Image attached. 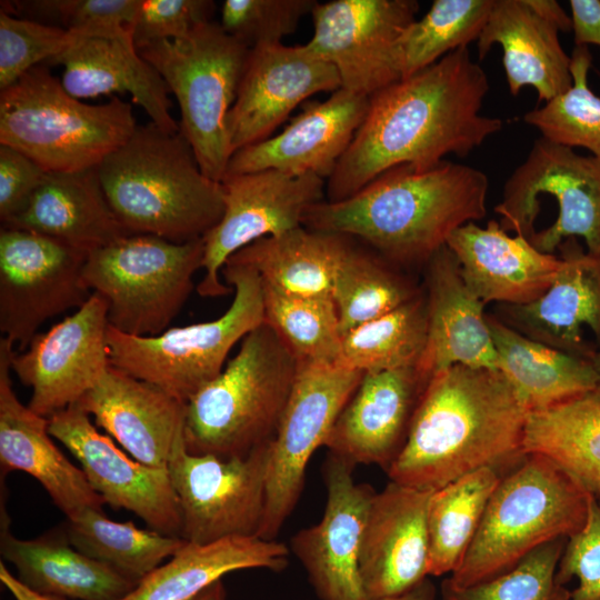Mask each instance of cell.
I'll return each mask as SVG.
<instances>
[{
    "label": "cell",
    "instance_id": "10",
    "mask_svg": "<svg viewBox=\"0 0 600 600\" xmlns=\"http://www.w3.org/2000/svg\"><path fill=\"white\" fill-rule=\"evenodd\" d=\"M204 241L172 242L128 234L88 253L82 277L108 307L109 326L149 337L168 329L193 290L202 269Z\"/></svg>",
    "mask_w": 600,
    "mask_h": 600
},
{
    "label": "cell",
    "instance_id": "44",
    "mask_svg": "<svg viewBox=\"0 0 600 600\" xmlns=\"http://www.w3.org/2000/svg\"><path fill=\"white\" fill-rule=\"evenodd\" d=\"M567 539L547 542L507 572L487 581L458 588L441 582L442 600H569L570 590L557 581V568Z\"/></svg>",
    "mask_w": 600,
    "mask_h": 600
},
{
    "label": "cell",
    "instance_id": "35",
    "mask_svg": "<svg viewBox=\"0 0 600 600\" xmlns=\"http://www.w3.org/2000/svg\"><path fill=\"white\" fill-rule=\"evenodd\" d=\"M498 370L521 394L530 411L569 401L597 388L591 360L538 342L493 314H487Z\"/></svg>",
    "mask_w": 600,
    "mask_h": 600
},
{
    "label": "cell",
    "instance_id": "29",
    "mask_svg": "<svg viewBox=\"0 0 600 600\" xmlns=\"http://www.w3.org/2000/svg\"><path fill=\"white\" fill-rule=\"evenodd\" d=\"M48 64L63 66L61 83L77 99L129 92L150 121L179 131L170 113V89L138 52L132 34L117 38L76 36L71 46Z\"/></svg>",
    "mask_w": 600,
    "mask_h": 600
},
{
    "label": "cell",
    "instance_id": "46",
    "mask_svg": "<svg viewBox=\"0 0 600 600\" xmlns=\"http://www.w3.org/2000/svg\"><path fill=\"white\" fill-rule=\"evenodd\" d=\"M76 34L49 23L0 11V91L66 51Z\"/></svg>",
    "mask_w": 600,
    "mask_h": 600
},
{
    "label": "cell",
    "instance_id": "17",
    "mask_svg": "<svg viewBox=\"0 0 600 600\" xmlns=\"http://www.w3.org/2000/svg\"><path fill=\"white\" fill-rule=\"evenodd\" d=\"M108 327L107 302L92 292L76 312L37 333L23 351H13L11 371L31 388V411L50 418L99 382L110 367Z\"/></svg>",
    "mask_w": 600,
    "mask_h": 600
},
{
    "label": "cell",
    "instance_id": "18",
    "mask_svg": "<svg viewBox=\"0 0 600 600\" xmlns=\"http://www.w3.org/2000/svg\"><path fill=\"white\" fill-rule=\"evenodd\" d=\"M48 421L52 438L79 461L90 486L106 504L133 512L151 530L180 537V504L168 468L133 459L111 437L100 432L77 403Z\"/></svg>",
    "mask_w": 600,
    "mask_h": 600
},
{
    "label": "cell",
    "instance_id": "33",
    "mask_svg": "<svg viewBox=\"0 0 600 600\" xmlns=\"http://www.w3.org/2000/svg\"><path fill=\"white\" fill-rule=\"evenodd\" d=\"M289 549L257 536L186 543L120 600H191L222 577L244 569L281 571Z\"/></svg>",
    "mask_w": 600,
    "mask_h": 600
},
{
    "label": "cell",
    "instance_id": "21",
    "mask_svg": "<svg viewBox=\"0 0 600 600\" xmlns=\"http://www.w3.org/2000/svg\"><path fill=\"white\" fill-rule=\"evenodd\" d=\"M561 266L549 289L522 306L499 304L496 316L520 333L588 360L600 351V253L577 238L558 249Z\"/></svg>",
    "mask_w": 600,
    "mask_h": 600
},
{
    "label": "cell",
    "instance_id": "39",
    "mask_svg": "<svg viewBox=\"0 0 600 600\" xmlns=\"http://www.w3.org/2000/svg\"><path fill=\"white\" fill-rule=\"evenodd\" d=\"M427 330V301L420 292L399 308L343 333L339 363L363 373L417 367Z\"/></svg>",
    "mask_w": 600,
    "mask_h": 600
},
{
    "label": "cell",
    "instance_id": "50",
    "mask_svg": "<svg viewBox=\"0 0 600 600\" xmlns=\"http://www.w3.org/2000/svg\"><path fill=\"white\" fill-rule=\"evenodd\" d=\"M44 171L32 159L7 144H0V219L18 214L43 182Z\"/></svg>",
    "mask_w": 600,
    "mask_h": 600
},
{
    "label": "cell",
    "instance_id": "27",
    "mask_svg": "<svg viewBox=\"0 0 600 600\" xmlns=\"http://www.w3.org/2000/svg\"><path fill=\"white\" fill-rule=\"evenodd\" d=\"M427 343L417 366L427 380L452 366L498 370L484 303L468 288L446 246L427 263Z\"/></svg>",
    "mask_w": 600,
    "mask_h": 600
},
{
    "label": "cell",
    "instance_id": "54",
    "mask_svg": "<svg viewBox=\"0 0 600 600\" xmlns=\"http://www.w3.org/2000/svg\"><path fill=\"white\" fill-rule=\"evenodd\" d=\"M436 597L437 589L429 577H427L409 590L381 600H436Z\"/></svg>",
    "mask_w": 600,
    "mask_h": 600
},
{
    "label": "cell",
    "instance_id": "45",
    "mask_svg": "<svg viewBox=\"0 0 600 600\" xmlns=\"http://www.w3.org/2000/svg\"><path fill=\"white\" fill-rule=\"evenodd\" d=\"M141 0L2 1L1 8L54 20L80 37L117 38L132 34Z\"/></svg>",
    "mask_w": 600,
    "mask_h": 600
},
{
    "label": "cell",
    "instance_id": "13",
    "mask_svg": "<svg viewBox=\"0 0 600 600\" xmlns=\"http://www.w3.org/2000/svg\"><path fill=\"white\" fill-rule=\"evenodd\" d=\"M270 441L244 457L192 454L186 443L172 453L168 471L180 504V537L210 543L257 536L262 522Z\"/></svg>",
    "mask_w": 600,
    "mask_h": 600
},
{
    "label": "cell",
    "instance_id": "22",
    "mask_svg": "<svg viewBox=\"0 0 600 600\" xmlns=\"http://www.w3.org/2000/svg\"><path fill=\"white\" fill-rule=\"evenodd\" d=\"M433 491L390 481L373 496L359 573L370 600L402 593L429 577L428 507Z\"/></svg>",
    "mask_w": 600,
    "mask_h": 600
},
{
    "label": "cell",
    "instance_id": "15",
    "mask_svg": "<svg viewBox=\"0 0 600 600\" xmlns=\"http://www.w3.org/2000/svg\"><path fill=\"white\" fill-rule=\"evenodd\" d=\"M418 10L416 0L317 3L306 46L337 69L342 89L369 98L402 79L400 38Z\"/></svg>",
    "mask_w": 600,
    "mask_h": 600
},
{
    "label": "cell",
    "instance_id": "2",
    "mask_svg": "<svg viewBox=\"0 0 600 600\" xmlns=\"http://www.w3.org/2000/svg\"><path fill=\"white\" fill-rule=\"evenodd\" d=\"M530 409L499 370L452 366L434 374L390 481L436 491L481 468L507 472L523 457Z\"/></svg>",
    "mask_w": 600,
    "mask_h": 600
},
{
    "label": "cell",
    "instance_id": "25",
    "mask_svg": "<svg viewBox=\"0 0 600 600\" xmlns=\"http://www.w3.org/2000/svg\"><path fill=\"white\" fill-rule=\"evenodd\" d=\"M77 404L144 464L168 468L174 450L186 443L187 402L111 366Z\"/></svg>",
    "mask_w": 600,
    "mask_h": 600
},
{
    "label": "cell",
    "instance_id": "11",
    "mask_svg": "<svg viewBox=\"0 0 600 600\" xmlns=\"http://www.w3.org/2000/svg\"><path fill=\"white\" fill-rule=\"evenodd\" d=\"M548 204L554 213L530 243L556 254L569 238L583 239L587 251L600 253V160L543 137L506 181L494 207L507 232L526 238L538 213Z\"/></svg>",
    "mask_w": 600,
    "mask_h": 600
},
{
    "label": "cell",
    "instance_id": "55",
    "mask_svg": "<svg viewBox=\"0 0 600 600\" xmlns=\"http://www.w3.org/2000/svg\"><path fill=\"white\" fill-rule=\"evenodd\" d=\"M191 600H227V593L222 580L214 582Z\"/></svg>",
    "mask_w": 600,
    "mask_h": 600
},
{
    "label": "cell",
    "instance_id": "53",
    "mask_svg": "<svg viewBox=\"0 0 600 600\" xmlns=\"http://www.w3.org/2000/svg\"><path fill=\"white\" fill-rule=\"evenodd\" d=\"M0 581L14 600H68L64 598L40 594L27 588L16 576L0 561Z\"/></svg>",
    "mask_w": 600,
    "mask_h": 600
},
{
    "label": "cell",
    "instance_id": "12",
    "mask_svg": "<svg viewBox=\"0 0 600 600\" xmlns=\"http://www.w3.org/2000/svg\"><path fill=\"white\" fill-rule=\"evenodd\" d=\"M363 372L340 363H299L296 382L270 442L266 508L257 537L274 540L297 506L306 469L324 442Z\"/></svg>",
    "mask_w": 600,
    "mask_h": 600
},
{
    "label": "cell",
    "instance_id": "48",
    "mask_svg": "<svg viewBox=\"0 0 600 600\" xmlns=\"http://www.w3.org/2000/svg\"><path fill=\"white\" fill-rule=\"evenodd\" d=\"M211 0H141L132 27L137 49L147 44L187 37L198 26L212 21Z\"/></svg>",
    "mask_w": 600,
    "mask_h": 600
},
{
    "label": "cell",
    "instance_id": "37",
    "mask_svg": "<svg viewBox=\"0 0 600 600\" xmlns=\"http://www.w3.org/2000/svg\"><path fill=\"white\" fill-rule=\"evenodd\" d=\"M504 473L481 468L432 492L427 516L429 576L451 574L459 567Z\"/></svg>",
    "mask_w": 600,
    "mask_h": 600
},
{
    "label": "cell",
    "instance_id": "8",
    "mask_svg": "<svg viewBox=\"0 0 600 600\" xmlns=\"http://www.w3.org/2000/svg\"><path fill=\"white\" fill-rule=\"evenodd\" d=\"M221 273L234 290L223 314L149 337L127 334L109 326L110 366L188 402L223 370L233 346L264 321L258 273L231 262H226Z\"/></svg>",
    "mask_w": 600,
    "mask_h": 600
},
{
    "label": "cell",
    "instance_id": "38",
    "mask_svg": "<svg viewBox=\"0 0 600 600\" xmlns=\"http://www.w3.org/2000/svg\"><path fill=\"white\" fill-rule=\"evenodd\" d=\"M80 552L138 583L186 543L180 537L138 528L132 521L109 519L102 509H86L63 526Z\"/></svg>",
    "mask_w": 600,
    "mask_h": 600
},
{
    "label": "cell",
    "instance_id": "51",
    "mask_svg": "<svg viewBox=\"0 0 600 600\" xmlns=\"http://www.w3.org/2000/svg\"><path fill=\"white\" fill-rule=\"evenodd\" d=\"M576 47L600 46V1L570 0Z\"/></svg>",
    "mask_w": 600,
    "mask_h": 600
},
{
    "label": "cell",
    "instance_id": "49",
    "mask_svg": "<svg viewBox=\"0 0 600 600\" xmlns=\"http://www.w3.org/2000/svg\"><path fill=\"white\" fill-rule=\"evenodd\" d=\"M556 578L562 586L578 580L569 600H600V507L593 496L584 526L567 539Z\"/></svg>",
    "mask_w": 600,
    "mask_h": 600
},
{
    "label": "cell",
    "instance_id": "40",
    "mask_svg": "<svg viewBox=\"0 0 600 600\" xmlns=\"http://www.w3.org/2000/svg\"><path fill=\"white\" fill-rule=\"evenodd\" d=\"M343 257L333 279L334 301L341 334L404 304L420 291L397 273L373 250L356 243Z\"/></svg>",
    "mask_w": 600,
    "mask_h": 600
},
{
    "label": "cell",
    "instance_id": "34",
    "mask_svg": "<svg viewBox=\"0 0 600 600\" xmlns=\"http://www.w3.org/2000/svg\"><path fill=\"white\" fill-rule=\"evenodd\" d=\"M353 241L350 236L302 226L278 237L259 239L226 262L250 267L262 284L286 294L331 296L336 272Z\"/></svg>",
    "mask_w": 600,
    "mask_h": 600
},
{
    "label": "cell",
    "instance_id": "6",
    "mask_svg": "<svg viewBox=\"0 0 600 600\" xmlns=\"http://www.w3.org/2000/svg\"><path fill=\"white\" fill-rule=\"evenodd\" d=\"M591 497L548 458L524 454L501 477L463 560L446 579L470 587L547 542L570 538L584 526Z\"/></svg>",
    "mask_w": 600,
    "mask_h": 600
},
{
    "label": "cell",
    "instance_id": "52",
    "mask_svg": "<svg viewBox=\"0 0 600 600\" xmlns=\"http://www.w3.org/2000/svg\"><path fill=\"white\" fill-rule=\"evenodd\" d=\"M531 9L544 20L554 24L559 31L569 32L572 30L571 16H568L563 8L554 0H527Z\"/></svg>",
    "mask_w": 600,
    "mask_h": 600
},
{
    "label": "cell",
    "instance_id": "26",
    "mask_svg": "<svg viewBox=\"0 0 600 600\" xmlns=\"http://www.w3.org/2000/svg\"><path fill=\"white\" fill-rule=\"evenodd\" d=\"M13 343L0 339V466L1 477L22 471L34 478L67 519L86 509H102L104 500L52 441L48 418L18 399L10 377Z\"/></svg>",
    "mask_w": 600,
    "mask_h": 600
},
{
    "label": "cell",
    "instance_id": "36",
    "mask_svg": "<svg viewBox=\"0 0 600 600\" xmlns=\"http://www.w3.org/2000/svg\"><path fill=\"white\" fill-rule=\"evenodd\" d=\"M523 452L541 454L591 496L600 491V392L530 411Z\"/></svg>",
    "mask_w": 600,
    "mask_h": 600
},
{
    "label": "cell",
    "instance_id": "19",
    "mask_svg": "<svg viewBox=\"0 0 600 600\" xmlns=\"http://www.w3.org/2000/svg\"><path fill=\"white\" fill-rule=\"evenodd\" d=\"M353 468L329 453L322 470L327 488L322 518L291 539L290 549L320 600H370L359 573V553L376 491L354 481Z\"/></svg>",
    "mask_w": 600,
    "mask_h": 600
},
{
    "label": "cell",
    "instance_id": "41",
    "mask_svg": "<svg viewBox=\"0 0 600 600\" xmlns=\"http://www.w3.org/2000/svg\"><path fill=\"white\" fill-rule=\"evenodd\" d=\"M262 294L263 322L299 363H339L342 334L332 296L297 297L264 284Z\"/></svg>",
    "mask_w": 600,
    "mask_h": 600
},
{
    "label": "cell",
    "instance_id": "5",
    "mask_svg": "<svg viewBox=\"0 0 600 600\" xmlns=\"http://www.w3.org/2000/svg\"><path fill=\"white\" fill-rule=\"evenodd\" d=\"M298 370L297 358L269 324L250 331L223 370L187 402L188 452L230 459L272 440Z\"/></svg>",
    "mask_w": 600,
    "mask_h": 600
},
{
    "label": "cell",
    "instance_id": "20",
    "mask_svg": "<svg viewBox=\"0 0 600 600\" xmlns=\"http://www.w3.org/2000/svg\"><path fill=\"white\" fill-rule=\"evenodd\" d=\"M341 88L337 69L303 46L260 44L250 49L228 116L232 154L263 141L304 100Z\"/></svg>",
    "mask_w": 600,
    "mask_h": 600
},
{
    "label": "cell",
    "instance_id": "23",
    "mask_svg": "<svg viewBox=\"0 0 600 600\" xmlns=\"http://www.w3.org/2000/svg\"><path fill=\"white\" fill-rule=\"evenodd\" d=\"M369 98L342 88L306 103L277 136L237 150L226 176L277 170L329 179L363 121Z\"/></svg>",
    "mask_w": 600,
    "mask_h": 600
},
{
    "label": "cell",
    "instance_id": "4",
    "mask_svg": "<svg viewBox=\"0 0 600 600\" xmlns=\"http://www.w3.org/2000/svg\"><path fill=\"white\" fill-rule=\"evenodd\" d=\"M107 200L124 229L172 242L202 239L224 211L221 182L201 170L179 131L153 122L132 136L98 167Z\"/></svg>",
    "mask_w": 600,
    "mask_h": 600
},
{
    "label": "cell",
    "instance_id": "32",
    "mask_svg": "<svg viewBox=\"0 0 600 600\" xmlns=\"http://www.w3.org/2000/svg\"><path fill=\"white\" fill-rule=\"evenodd\" d=\"M2 560L17 570L27 588L68 600H120L137 583L77 550L64 529L51 530L34 539H19L10 531L8 513L1 511Z\"/></svg>",
    "mask_w": 600,
    "mask_h": 600
},
{
    "label": "cell",
    "instance_id": "28",
    "mask_svg": "<svg viewBox=\"0 0 600 600\" xmlns=\"http://www.w3.org/2000/svg\"><path fill=\"white\" fill-rule=\"evenodd\" d=\"M468 288L484 303L522 306L536 301L551 286L561 266L526 238L510 236L499 221L486 227L469 222L447 242Z\"/></svg>",
    "mask_w": 600,
    "mask_h": 600
},
{
    "label": "cell",
    "instance_id": "56",
    "mask_svg": "<svg viewBox=\"0 0 600 600\" xmlns=\"http://www.w3.org/2000/svg\"><path fill=\"white\" fill-rule=\"evenodd\" d=\"M591 363L597 373L598 382L596 391L600 392V351H598L591 359Z\"/></svg>",
    "mask_w": 600,
    "mask_h": 600
},
{
    "label": "cell",
    "instance_id": "1",
    "mask_svg": "<svg viewBox=\"0 0 600 600\" xmlns=\"http://www.w3.org/2000/svg\"><path fill=\"white\" fill-rule=\"evenodd\" d=\"M488 91L486 72L462 47L369 97L362 123L327 180L326 200H344L397 166L428 169L447 154H469L502 128L501 119L480 113Z\"/></svg>",
    "mask_w": 600,
    "mask_h": 600
},
{
    "label": "cell",
    "instance_id": "43",
    "mask_svg": "<svg viewBox=\"0 0 600 600\" xmlns=\"http://www.w3.org/2000/svg\"><path fill=\"white\" fill-rule=\"evenodd\" d=\"M591 62L588 47H576L571 54V88L527 112L523 120L541 137L572 149H588L600 160V98L588 84Z\"/></svg>",
    "mask_w": 600,
    "mask_h": 600
},
{
    "label": "cell",
    "instance_id": "3",
    "mask_svg": "<svg viewBox=\"0 0 600 600\" xmlns=\"http://www.w3.org/2000/svg\"><path fill=\"white\" fill-rule=\"evenodd\" d=\"M488 189V177L470 166L401 164L344 200L312 206L302 226L353 237L393 264H426L456 230L486 216Z\"/></svg>",
    "mask_w": 600,
    "mask_h": 600
},
{
    "label": "cell",
    "instance_id": "30",
    "mask_svg": "<svg viewBox=\"0 0 600 600\" xmlns=\"http://www.w3.org/2000/svg\"><path fill=\"white\" fill-rule=\"evenodd\" d=\"M558 28L536 13L527 0H493L477 40L482 60L493 44L502 48V63L512 96L532 87L539 101L548 102L572 86L569 57Z\"/></svg>",
    "mask_w": 600,
    "mask_h": 600
},
{
    "label": "cell",
    "instance_id": "9",
    "mask_svg": "<svg viewBox=\"0 0 600 600\" xmlns=\"http://www.w3.org/2000/svg\"><path fill=\"white\" fill-rule=\"evenodd\" d=\"M162 77L180 109L179 130L203 173L221 182L232 150L228 116L236 101L250 48L209 21L187 37L138 49Z\"/></svg>",
    "mask_w": 600,
    "mask_h": 600
},
{
    "label": "cell",
    "instance_id": "42",
    "mask_svg": "<svg viewBox=\"0 0 600 600\" xmlns=\"http://www.w3.org/2000/svg\"><path fill=\"white\" fill-rule=\"evenodd\" d=\"M493 0H434L400 38L402 79L478 40Z\"/></svg>",
    "mask_w": 600,
    "mask_h": 600
},
{
    "label": "cell",
    "instance_id": "31",
    "mask_svg": "<svg viewBox=\"0 0 600 600\" xmlns=\"http://www.w3.org/2000/svg\"><path fill=\"white\" fill-rule=\"evenodd\" d=\"M1 227L44 234L88 253L131 234L107 200L98 167L48 172L23 210Z\"/></svg>",
    "mask_w": 600,
    "mask_h": 600
},
{
    "label": "cell",
    "instance_id": "47",
    "mask_svg": "<svg viewBox=\"0 0 600 600\" xmlns=\"http://www.w3.org/2000/svg\"><path fill=\"white\" fill-rule=\"evenodd\" d=\"M317 3L314 0H224L219 23L250 49L281 43Z\"/></svg>",
    "mask_w": 600,
    "mask_h": 600
},
{
    "label": "cell",
    "instance_id": "7",
    "mask_svg": "<svg viewBox=\"0 0 600 600\" xmlns=\"http://www.w3.org/2000/svg\"><path fill=\"white\" fill-rule=\"evenodd\" d=\"M137 126L131 103L118 96L99 104L81 102L41 64L0 91V144L47 172L99 167Z\"/></svg>",
    "mask_w": 600,
    "mask_h": 600
},
{
    "label": "cell",
    "instance_id": "24",
    "mask_svg": "<svg viewBox=\"0 0 600 600\" xmlns=\"http://www.w3.org/2000/svg\"><path fill=\"white\" fill-rule=\"evenodd\" d=\"M427 381L417 367L364 373L324 442L329 453L386 471L404 446Z\"/></svg>",
    "mask_w": 600,
    "mask_h": 600
},
{
    "label": "cell",
    "instance_id": "16",
    "mask_svg": "<svg viewBox=\"0 0 600 600\" xmlns=\"http://www.w3.org/2000/svg\"><path fill=\"white\" fill-rule=\"evenodd\" d=\"M224 211L204 237L202 269L197 287L202 297H222L231 287L220 279L226 261L248 244L302 227L307 211L326 200L324 179L316 174L292 176L261 170L226 176Z\"/></svg>",
    "mask_w": 600,
    "mask_h": 600
},
{
    "label": "cell",
    "instance_id": "57",
    "mask_svg": "<svg viewBox=\"0 0 600 600\" xmlns=\"http://www.w3.org/2000/svg\"><path fill=\"white\" fill-rule=\"evenodd\" d=\"M593 497H594L597 503H598L599 507H600V491H599L597 494H594Z\"/></svg>",
    "mask_w": 600,
    "mask_h": 600
},
{
    "label": "cell",
    "instance_id": "14",
    "mask_svg": "<svg viewBox=\"0 0 600 600\" xmlns=\"http://www.w3.org/2000/svg\"><path fill=\"white\" fill-rule=\"evenodd\" d=\"M87 256L48 236L1 227L0 331L19 352L43 322L89 299L82 277Z\"/></svg>",
    "mask_w": 600,
    "mask_h": 600
}]
</instances>
